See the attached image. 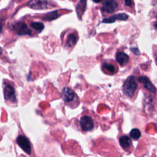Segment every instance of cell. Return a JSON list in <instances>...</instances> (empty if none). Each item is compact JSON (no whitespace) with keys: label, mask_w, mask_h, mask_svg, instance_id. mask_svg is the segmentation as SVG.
<instances>
[{"label":"cell","mask_w":157,"mask_h":157,"mask_svg":"<svg viewBox=\"0 0 157 157\" xmlns=\"http://www.w3.org/2000/svg\"><path fill=\"white\" fill-rule=\"evenodd\" d=\"M116 59L121 66H124L128 62L129 56L124 52H118L116 54Z\"/></svg>","instance_id":"7c38bea8"},{"label":"cell","mask_w":157,"mask_h":157,"mask_svg":"<svg viewBox=\"0 0 157 157\" xmlns=\"http://www.w3.org/2000/svg\"><path fill=\"white\" fill-rule=\"evenodd\" d=\"M27 5L36 10L47 9L52 6V0H29Z\"/></svg>","instance_id":"277c9868"},{"label":"cell","mask_w":157,"mask_h":157,"mask_svg":"<svg viewBox=\"0 0 157 157\" xmlns=\"http://www.w3.org/2000/svg\"><path fill=\"white\" fill-rule=\"evenodd\" d=\"M154 26H155V28L157 30V21L155 23V25H154Z\"/></svg>","instance_id":"603a6c76"},{"label":"cell","mask_w":157,"mask_h":157,"mask_svg":"<svg viewBox=\"0 0 157 157\" xmlns=\"http://www.w3.org/2000/svg\"><path fill=\"white\" fill-rule=\"evenodd\" d=\"M86 0H80L79 1L76 7V10H77L78 17H82V15L84 13L86 9Z\"/></svg>","instance_id":"4fadbf2b"},{"label":"cell","mask_w":157,"mask_h":157,"mask_svg":"<svg viewBox=\"0 0 157 157\" xmlns=\"http://www.w3.org/2000/svg\"><path fill=\"white\" fill-rule=\"evenodd\" d=\"M156 18H157V14H156Z\"/></svg>","instance_id":"484cf974"},{"label":"cell","mask_w":157,"mask_h":157,"mask_svg":"<svg viewBox=\"0 0 157 157\" xmlns=\"http://www.w3.org/2000/svg\"><path fill=\"white\" fill-rule=\"evenodd\" d=\"M129 136L131 137L130 138H131L134 140H138L141 136V132L139 129H138L137 128H134V129H132L130 131Z\"/></svg>","instance_id":"2e32d148"},{"label":"cell","mask_w":157,"mask_h":157,"mask_svg":"<svg viewBox=\"0 0 157 157\" xmlns=\"http://www.w3.org/2000/svg\"><path fill=\"white\" fill-rule=\"evenodd\" d=\"M155 60H156V64H157V56H156V58Z\"/></svg>","instance_id":"d4e9b609"},{"label":"cell","mask_w":157,"mask_h":157,"mask_svg":"<svg viewBox=\"0 0 157 157\" xmlns=\"http://www.w3.org/2000/svg\"><path fill=\"white\" fill-rule=\"evenodd\" d=\"M139 81L141 83H142L144 85V87L150 91L152 93H156V89L152 83L150 82V80L147 78L146 76H141L139 78Z\"/></svg>","instance_id":"8fae6325"},{"label":"cell","mask_w":157,"mask_h":157,"mask_svg":"<svg viewBox=\"0 0 157 157\" xmlns=\"http://www.w3.org/2000/svg\"><path fill=\"white\" fill-rule=\"evenodd\" d=\"M61 96L64 102L70 107L74 109L77 106L78 101L74 91L69 87L66 86L61 91Z\"/></svg>","instance_id":"7a4b0ae2"},{"label":"cell","mask_w":157,"mask_h":157,"mask_svg":"<svg viewBox=\"0 0 157 157\" xmlns=\"http://www.w3.org/2000/svg\"><path fill=\"white\" fill-rule=\"evenodd\" d=\"M17 144L27 154L30 155L32 152V147L29 140L23 135H19L16 139Z\"/></svg>","instance_id":"52a82bcc"},{"label":"cell","mask_w":157,"mask_h":157,"mask_svg":"<svg viewBox=\"0 0 157 157\" xmlns=\"http://www.w3.org/2000/svg\"><path fill=\"white\" fill-rule=\"evenodd\" d=\"M124 2H125V4L126 6H131L132 5V0H124Z\"/></svg>","instance_id":"ffe728a7"},{"label":"cell","mask_w":157,"mask_h":157,"mask_svg":"<svg viewBox=\"0 0 157 157\" xmlns=\"http://www.w3.org/2000/svg\"><path fill=\"white\" fill-rule=\"evenodd\" d=\"M120 146L126 151H131L132 149V143L131 138L126 136L123 135L119 139Z\"/></svg>","instance_id":"ba28073f"},{"label":"cell","mask_w":157,"mask_h":157,"mask_svg":"<svg viewBox=\"0 0 157 157\" xmlns=\"http://www.w3.org/2000/svg\"><path fill=\"white\" fill-rule=\"evenodd\" d=\"M78 124L83 132L91 131L97 127V122L94 115L83 113L78 119Z\"/></svg>","instance_id":"6da1fadb"},{"label":"cell","mask_w":157,"mask_h":157,"mask_svg":"<svg viewBox=\"0 0 157 157\" xmlns=\"http://www.w3.org/2000/svg\"><path fill=\"white\" fill-rule=\"evenodd\" d=\"M128 15L126 13H118L113 15L109 18H104L102 20V23H113L115 20H126L128 18Z\"/></svg>","instance_id":"30bf717a"},{"label":"cell","mask_w":157,"mask_h":157,"mask_svg":"<svg viewBox=\"0 0 157 157\" xmlns=\"http://www.w3.org/2000/svg\"><path fill=\"white\" fill-rule=\"evenodd\" d=\"M118 7L117 2L114 0H106L102 4V10L107 13H112Z\"/></svg>","instance_id":"9c48e42d"},{"label":"cell","mask_w":157,"mask_h":157,"mask_svg":"<svg viewBox=\"0 0 157 157\" xmlns=\"http://www.w3.org/2000/svg\"><path fill=\"white\" fill-rule=\"evenodd\" d=\"M59 16V14L58 13V10H55V11H53V12H49V13L45 14V15L43 19L46 21H51V20L57 18Z\"/></svg>","instance_id":"9a60e30c"},{"label":"cell","mask_w":157,"mask_h":157,"mask_svg":"<svg viewBox=\"0 0 157 157\" xmlns=\"http://www.w3.org/2000/svg\"><path fill=\"white\" fill-rule=\"evenodd\" d=\"M94 2H96V3H99V2H100L101 1H102V0H93Z\"/></svg>","instance_id":"44dd1931"},{"label":"cell","mask_w":157,"mask_h":157,"mask_svg":"<svg viewBox=\"0 0 157 157\" xmlns=\"http://www.w3.org/2000/svg\"><path fill=\"white\" fill-rule=\"evenodd\" d=\"M137 88V83L133 76H129L124 82L123 91L124 94L128 98H132L134 96Z\"/></svg>","instance_id":"3957f363"},{"label":"cell","mask_w":157,"mask_h":157,"mask_svg":"<svg viewBox=\"0 0 157 157\" xmlns=\"http://www.w3.org/2000/svg\"><path fill=\"white\" fill-rule=\"evenodd\" d=\"M131 50L134 53H135L136 55H139L140 54L139 49L136 47H134V48H131Z\"/></svg>","instance_id":"d6986e66"},{"label":"cell","mask_w":157,"mask_h":157,"mask_svg":"<svg viewBox=\"0 0 157 157\" xmlns=\"http://www.w3.org/2000/svg\"><path fill=\"white\" fill-rule=\"evenodd\" d=\"M1 53H2V49H1V48L0 47V55H1Z\"/></svg>","instance_id":"cb8c5ba5"},{"label":"cell","mask_w":157,"mask_h":157,"mask_svg":"<svg viewBox=\"0 0 157 157\" xmlns=\"http://www.w3.org/2000/svg\"><path fill=\"white\" fill-rule=\"evenodd\" d=\"M103 68L107 72H109L110 73H114L115 71V68L114 66L110 63H105L103 64Z\"/></svg>","instance_id":"ac0fdd59"},{"label":"cell","mask_w":157,"mask_h":157,"mask_svg":"<svg viewBox=\"0 0 157 157\" xmlns=\"http://www.w3.org/2000/svg\"><path fill=\"white\" fill-rule=\"evenodd\" d=\"M12 29L18 35L31 34V31L28 28L26 24L23 21H17L11 26Z\"/></svg>","instance_id":"8992f818"},{"label":"cell","mask_w":157,"mask_h":157,"mask_svg":"<svg viewBox=\"0 0 157 157\" xmlns=\"http://www.w3.org/2000/svg\"><path fill=\"white\" fill-rule=\"evenodd\" d=\"M2 24L0 21V33L2 31Z\"/></svg>","instance_id":"7402d4cb"},{"label":"cell","mask_w":157,"mask_h":157,"mask_svg":"<svg viewBox=\"0 0 157 157\" xmlns=\"http://www.w3.org/2000/svg\"><path fill=\"white\" fill-rule=\"evenodd\" d=\"M77 40V37L74 34H69L66 41V47L69 48L74 46L76 44Z\"/></svg>","instance_id":"5bb4252c"},{"label":"cell","mask_w":157,"mask_h":157,"mask_svg":"<svg viewBox=\"0 0 157 157\" xmlns=\"http://www.w3.org/2000/svg\"><path fill=\"white\" fill-rule=\"evenodd\" d=\"M3 91H4V99L9 101L12 103H15L17 102L15 90L13 87L7 83H4V87H3Z\"/></svg>","instance_id":"5b68a950"},{"label":"cell","mask_w":157,"mask_h":157,"mask_svg":"<svg viewBox=\"0 0 157 157\" xmlns=\"http://www.w3.org/2000/svg\"><path fill=\"white\" fill-rule=\"evenodd\" d=\"M31 27L37 32H41L44 28V25L40 22H33L31 23Z\"/></svg>","instance_id":"e0dca14e"}]
</instances>
